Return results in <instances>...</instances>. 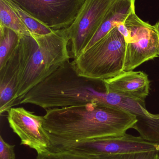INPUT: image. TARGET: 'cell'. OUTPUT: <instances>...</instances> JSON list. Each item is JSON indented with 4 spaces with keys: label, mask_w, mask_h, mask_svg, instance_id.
Listing matches in <instances>:
<instances>
[{
    "label": "cell",
    "mask_w": 159,
    "mask_h": 159,
    "mask_svg": "<svg viewBox=\"0 0 159 159\" xmlns=\"http://www.w3.org/2000/svg\"><path fill=\"white\" fill-rule=\"evenodd\" d=\"M43 127L50 142H78L120 136L133 129L136 116L117 107L101 103L45 109Z\"/></svg>",
    "instance_id": "1"
},
{
    "label": "cell",
    "mask_w": 159,
    "mask_h": 159,
    "mask_svg": "<svg viewBox=\"0 0 159 159\" xmlns=\"http://www.w3.org/2000/svg\"><path fill=\"white\" fill-rule=\"evenodd\" d=\"M157 23L158 24V25H159V19L158 21V22H157Z\"/></svg>",
    "instance_id": "19"
},
{
    "label": "cell",
    "mask_w": 159,
    "mask_h": 159,
    "mask_svg": "<svg viewBox=\"0 0 159 159\" xmlns=\"http://www.w3.org/2000/svg\"><path fill=\"white\" fill-rule=\"evenodd\" d=\"M64 29L45 35H22L12 53L16 69L17 101L71 58Z\"/></svg>",
    "instance_id": "2"
},
{
    "label": "cell",
    "mask_w": 159,
    "mask_h": 159,
    "mask_svg": "<svg viewBox=\"0 0 159 159\" xmlns=\"http://www.w3.org/2000/svg\"><path fill=\"white\" fill-rule=\"evenodd\" d=\"M103 102L123 108L135 116L150 117L154 115L146 108L145 101H139L116 93H107L105 92L103 97Z\"/></svg>",
    "instance_id": "11"
},
{
    "label": "cell",
    "mask_w": 159,
    "mask_h": 159,
    "mask_svg": "<svg viewBox=\"0 0 159 159\" xmlns=\"http://www.w3.org/2000/svg\"><path fill=\"white\" fill-rule=\"evenodd\" d=\"M36 159H100V158L97 156L48 151L44 154L37 155Z\"/></svg>",
    "instance_id": "17"
},
{
    "label": "cell",
    "mask_w": 159,
    "mask_h": 159,
    "mask_svg": "<svg viewBox=\"0 0 159 159\" xmlns=\"http://www.w3.org/2000/svg\"><path fill=\"white\" fill-rule=\"evenodd\" d=\"M15 147L5 142L0 136V159H16Z\"/></svg>",
    "instance_id": "18"
},
{
    "label": "cell",
    "mask_w": 159,
    "mask_h": 159,
    "mask_svg": "<svg viewBox=\"0 0 159 159\" xmlns=\"http://www.w3.org/2000/svg\"><path fill=\"white\" fill-rule=\"evenodd\" d=\"M0 26L13 30L20 36L31 35L30 32L5 0H0Z\"/></svg>",
    "instance_id": "13"
},
{
    "label": "cell",
    "mask_w": 159,
    "mask_h": 159,
    "mask_svg": "<svg viewBox=\"0 0 159 159\" xmlns=\"http://www.w3.org/2000/svg\"><path fill=\"white\" fill-rule=\"evenodd\" d=\"M117 1L85 0L74 21L64 29L70 40L72 58H77L82 53Z\"/></svg>",
    "instance_id": "6"
},
{
    "label": "cell",
    "mask_w": 159,
    "mask_h": 159,
    "mask_svg": "<svg viewBox=\"0 0 159 159\" xmlns=\"http://www.w3.org/2000/svg\"><path fill=\"white\" fill-rule=\"evenodd\" d=\"M157 24H158V29H159V25H158V24L157 23Z\"/></svg>",
    "instance_id": "20"
},
{
    "label": "cell",
    "mask_w": 159,
    "mask_h": 159,
    "mask_svg": "<svg viewBox=\"0 0 159 159\" xmlns=\"http://www.w3.org/2000/svg\"><path fill=\"white\" fill-rule=\"evenodd\" d=\"M7 119L12 130L21 139V144L35 149L37 155L46 153L50 140L43 127L44 117L37 116L23 107H12Z\"/></svg>",
    "instance_id": "8"
},
{
    "label": "cell",
    "mask_w": 159,
    "mask_h": 159,
    "mask_svg": "<svg viewBox=\"0 0 159 159\" xmlns=\"http://www.w3.org/2000/svg\"><path fill=\"white\" fill-rule=\"evenodd\" d=\"M5 1L14 10L31 34L45 35L50 33L54 30L21 9L16 4L10 0Z\"/></svg>",
    "instance_id": "15"
},
{
    "label": "cell",
    "mask_w": 159,
    "mask_h": 159,
    "mask_svg": "<svg viewBox=\"0 0 159 159\" xmlns=\"http://www.w3.org/2000/svg\"><path fill=\"white\" fill-rule=\"evenodd\" d=\"M127 43L117 27L73 61L78 75L102 80L124 71Z\"/></svg>",
    "instance_id": "3"
},
{
    "label": "cell",
    "mask_w": 159,
    "mask_h": 159,
    "mask_svg": "<svg viewBox=\"0 0 159 159\" xmlns=\"http://www.w3.org/2000/svg\"><path fill=\"white\" fill-rule=\"evenodd\" d=\"M49 151L99 156L159 150V144L141 136L126 134L120 136L94 138L78 142H50Z\"/></svg>",
    "instance_id": "4"
},
{
    "label": "cell",
    "mask_w": 159,
    "mask_h": 159,
    "mask_svg": "<svg viewBox=\"0 0 159 159\" xmlns=\"http://www.w3.org/2000/svg\"><path fill=\"white\" fill-rule=\"evenodd\" d=\"M136 116L137 121L133 129L137 130L144 140L159 144V114L150 117Z\"/></svg>",
    "instance_id": "12"
},
{
    "label": "cell",
    "mask_w": 159,
    "mask_h": 159,
    "mask_svg": "<svg viewBox=\"0 0 159 159\" xmlns=\"http://www.w3.org/2000/svg\"><path fill=\"white\" fill-rule=\"evenodd\" d=\"M0 114L8 112L17 101L16 69L12 56L0 70Z\"/></svg>",
    "instance_id": "10"
},
{
    "label": "cell",
    "mask_w": 159,
    "mask_h": 159,
    "mask_svg": "<svg viewBox=\"0 0 159 159\" xmlns=\"http://www.w3.org/2000/svg\"><path fill=\"white\" fill-rule=\"evenodd\" d=\"M100 159H159V150L99 156Z\"/></svg>",
    "instance_id": "16"
},
{
    "label": "cell",
    "mask_w": 159,
    "mask_h": 159,
    "mask_svg": "<svg viewBox=\"0 0 159 159\" xmlns=\"http://www.w3.org/2000/svg\"><path fill=\"white\" fill-rule=\"evenodd\" d=\"M105 92L145 101L149 93L150 80L142 71H123L115 77L102 80Z\"/></svg>",
    "instance_id": "9"
},
{
    "label": "cell",
    "mask_w": 159,
    "mask_h": 159,
    "mask_svg": "<svg viewBox=\"0 0 159 159\" xmlns=\"http://www.w3.org/2000/svg\"><path fill=\"white\" fill-rule=\"evenodd\" d=\"M129 31L127 43L124 71L133 70L143 63L159 57L157 23L152 25L142 20L133 8L124 20Z\"/></svg>",
    "instance_id": "5"
},
{
    "label": "cell",
    "mask_w": 159,
    "mask_h": 159,
    "mask_svg": "<svg viewBox=\"0 0 159 159\" xmlns=\"http://www.w3.org/2000/svg\"><path fill=\"white\" fill-rule=\"evenodd\" d=\"M21 9L53 30L70 27L85 0H10Z\"/></svg>",
    "instance_id": "7"
},
{
    "label": "cell",
    "mask_w": 159,
    "mask_h": 159,
    "mask_svg": "<svg viewBox=\"0 0 159 159\" xmlns=\"http://www.w3.org/2000/svg\"><path fill=\"white\" fill-rule=\"evenodd\" d=\"M20 37L13 30L0 26V70L6 65L18 44Z\"/></svg>",
    "instance_id": "14"
}]
</instances>
